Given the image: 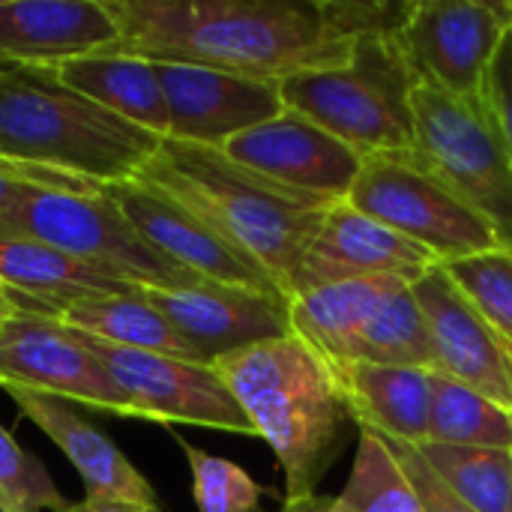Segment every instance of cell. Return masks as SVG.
Masks as SVG:
<instances>
[{
	"instance_id": "35",
	"label": "cell",
	"mask_w": 512,
	"mask_h": 512,
	"mask_svg": "<svg viewBox=\"0 0 512 512\" xmlns=\"http://www.w3.org/2000/svg\"><path fill=\"white\" fill-rule=\"evenodd\" d=\"M60 512H162L159 507H144V504H132V501H120V498H84L78 504H66Z\"/></svg>"
},
{
	"instance_id": "32",
	"label": "cell",
	"mask_w": 512,
	"mask_h": 512,
	"mask_svg": "<svg viewBox=\"0 0 512 512\" xmlns=\"http://www.w3.org/2000/svg\"><path fill=\"white\" fill-rule=\"evenodd\" d=\"M384 441H387L390 453L396 456V462L402 465V471L408 474V480L414 483L426 512H474L438 480V474L426 465L423 453L414 444H402V441H393V438H384Z\"/></svg>"
},
{
	"instance_id": "12",
	"label": "cell",
	"mask_w": 512,
	"mask_h": 512,
	"mask_svg": "<svg viewBox=\"0 0 512 512\" xmlns=\"http://www.w3.org/2000/svg\"><path fill=\"white\" fill-rule=\"evenodd\" d=\"M102 192L135 225V231L171 264L195 273L204 282L252 288L261 294L285 297L276 279L264 267H258L249 255L234 249L228 240H222L204 219H198L171 195L135 177L102 186Z\"/></svg>"
},
{
	"instance_id": "8",
	"label": "cell",
	"mask_w": 512,
	"mask_h": 512,
	"mask_svg": "<svg viewBox=\"0 0 512 512\" xmlns=\"http://www.w3.org/2000/svg\"><path fill=\"white\" fill-rule=\"evenodd\" d=\"M414 117L417 156L495 228L512 255V159L486 111L417 84Z\"/></svg>"
},
{
	"instance_id": "3",
	"label": "cell",
	"mask_w": 512,
	"mask_h": 512,
	"mask_svg": "<svg viewBox=\"0 0 512 512\" xmlns=\"http://www.w3.org/2000/svg\"><path fill=\"white\" fill-rule=\"evenodd\" d=\"M213 369L249 417L255 438L276 453L288 498L315 495L351 420L330 360L291 333L219 357Z\"/></svg>"
},
{
	"instance_id": "13",
	"label": "cell",
	"mask_w": 512,
	"mask_h": 512,
	"mask_svg": "<svg viewBox=\"0 0 512 512\" xmlns=\"http://www.w3.org/2000/svg\"><path fill=\"white\" fill-rule=\"evenodd\" d=\"M168 108L174 141L225 147L234 135L285 111L282 87L273 78H252L189 63H153Z\"/></svg>"
},
{
	"instance_id": "5",
	"label": "cell",
	"mask_w": 512,
	"mask_h": 512,
	"mask_svg": "<svg viewBox=\"0 0 512 512\" xmlns=\"http://www.w3.org/2000/svg\"><path fill=\"white\" fill-rule=\"evenodd\" d=\"M288 111L303 114L363 156L417 147V75L399 36H363L345 63L279 81Z\"/></svg>"
},
{
	"instance_id": "36",
	"label": "cell",
	"mask_w": 512,
	"mask_h": 512,
	"mask_svg": "<svg viewBox=\"0 0 512 512\" xmlns=\"http://www.w3.org/2000/svg\"><path fill=\"white\" fill-rule=\"evenodd\" d=\"M279 512H336V498L327 495H306V498H288Z\"/></svg>"
},
{
	"instance_id": "16",
	"label": "cell",
	"mask_w": 512,
	"mask_h": 512,
	"mask_svg": "<svg viewBox=\"0 0 512 512\" xmlns=\"http://www.w3.org/2000/svg\"><path fill=\"white\" fill-rule=\"evenodd\" d=\"M438 264L441 261L420 243L354 210L348 201H339L327 210L303 255L291 297L363 276H402L408 282H417L426 270Z\"/></svg>"
},
{
	"instance_id": "24",
	"label": "cell",
	"mask_w": 512,
	"mask_h": 512,
	"mask_svg": "<svg viewBox=\"0 0 512 512\" xmlns=\"http://www.w3.org/2000/svg\"><path fill=\"white\" fill-rule=\"evenodd\" d=\"M54 318L78 333H87L117 348L153 351V354L201 363L198 354L168 324V318L144 297L141 288L132 294H105V297H87L69 303Z\"/></svg>"
},
{
	"instance_id": "39",
	"label": "cell",
	"mask_w": 512,
	"mask_h": 512,
	"mask_svg": "<svg viewBox=\"0 0 512 512\" xmlns=\"http://www.w3.org/2000/svg\"><path fill=\"white\" fill-rule=\"evenodd\" d=\"M0 512H12V510H9V504H6L3 498H0Z\"/></svg>"
},
{
	"instance_id": "14",
	"label": "cell",
	"mask_w": 512,
	"mask_h": 512,
	"mask_svg": "<svg viewBox=\"0 0 512 512\" xmlns=\"http://www.w3.org/2000/svg\"><path fill=\"white\" fill-rule=\"evenodd\" d=\"M237 165L294 192L345 201L366 156L297 111L258 123L219 147Z\"/></svg>"
},
{
	"instance_id": "31",
	"label": "cell",
	"mask_w": 512,
	"mask_h": 512,
	"mask_svg": "<svg viewBox=\"0 0 512 512\" xmlns=\"http://www.w3.org/2000/svg\"><path fill=\"white\" fill-rule=\"evenodd\" d=\"M0 498L12 512H60L66 507L45 465L21 450L0 426Z\"/></svg>"
},
{
	"instance_id": "27",
	"label": "cell",
	"mask_w": 512,
	"mask_h": 512,
	"mask_svg": "<svg viewBox=\"0 0 512 512\" xmlns=\"http://www.w3.org/2000/svg\"><path fill=\"white\" fill-rule=\"evenodd\" d=\"M438 480L474 512H510L512 453L492 447L420 444L417 447Z\"/></svg>"
},
{
	"instance_id": "23",
	"label": "cell",
	"mask_w": 512,
	"mask_h": 512,
	"mask_svg": "<svg viewBox=\"0 0 512 512\" xmlns=\"http://www.w3.org/2000/svg\"><path fill=\"white\" fill-rule=\"evenodd\" d=\"M408 285L414 282L402 276H363L303 291L291 297V330L321 357L339 363L357 330L381 309V303Z\"/></svg>"
},
{
	"instance_id": "20",
	"label": "cell",
	"mask_w": 512,
	"mask_h": 512,
	"mask_svg": "<svg viewBox=\"0 0 512 512\" xmlns=\"http://www.w3.org/2000/svg\"><path fill=\"white\" fill-rule=\"evenodd\" d=\"M345 396L348 414L360 429L402 444L429 438L432 369L378 366V363H330Z\"/></svg>"
},
{
	"instance_id": "18",
	"label": "cell",
	"mask_w": 512,
	"mask_h": 512,
	"mask_svg": "<svg viewBox=\"0 0 512 512\" xmlns=\"http://www.w3.org/2000/svg\"><path fill=\"white\" fill-rule=\"evenodd\" d=\"M120 39L108 0H0V66L54 69L120 51Z\"/></svg>"
},
{
	"instance_id": "19",
	"label": "cell",
	"mask_w": 512,
	"mask_h": 512,
	"mask_svg": "<svg viewBox=\"0 0 512 512\" xmlns=\"http://www.w3.org/2000/svg\"><path fill=\"white\" fill-rule=\"evenodd\" d=\"M12 402L21 408L36 429L45 432L57 444V450L72 462L90 498H120L144 507H156V492L144 480V474L93 426L87 423L69 402L27 393V390H6Z\"/></svg>"
},
{
	"instance_id": "38",
	"label": "cell",
	"mask_w": 512,
	"mask_h": 512,
	"mask_svg": "<svg viewBox=\"0 0 512 512\" xmlns=\"http://www.w3.org/2000/svg\"><path fill=\"white\" fill-rule=\"evenodd\" d=\"M501 345H504V342H501ZM504 354H507V363H510V378H512V351L507 348V345H504Z\"/></svg>"
},
{
	"instance_id": "7",
	"label": "cell",
	"mask_w": 512,
	"mask_h": 512,
	"mask_svg": "<svg viewBox=\"0 0 512 512\" xmlns=\"http://www.w3.org/2000/svg\"><path fill=\"white\" fill-rule=\"evenodd\" d=\"M345 201L420 243L441 264L501 249L495 228L450 183H444L417 150L366 156Z\"/></svg>"
},
{
	"instance_id": "25",
	"label": "cell",
	"mask_w": 512,
	"mask_h": 512,
	"mask_svg": "<svg viewBox=\"0 0 512 512\" xmlns=\"http://www.w3.org/2000/svg\"><path fill=\"white\" fill-rule=\"evenodd\" d=\"M426 441L456 444V447H492L512 453V411L492 402L480 390L432 369V405H429Z\"/></svg>"
},
{
	"instance_id": "11",
	"label": "cell",
	"mask_w": 512,
	"mask_h": 512,
	"mask_svg": "<svg viewBox=\"0 0 512 512\" xmlns=\"http://www.w3.org/2000/svg\"><path fill=\"white\" fill-rule=\"evenodd\" d=\"M0 390L42 393L111 417H135L129 396L72 327L18 306L0 330Z\"/></svg>"
},
{
	"instance_id": "2",
	"label": "cell",
	"mask_w": 512,
	"mask_h": 512,
	"mask_svg": "<svg viewBox=\"0 0 512 512\" xmlns=\"http://www.w3.org/2000/svg\"><path fill=\"white\" fill-rule=\"evenodd\" d=\"M135 180L171 195L204 219L222 240L264 267L288 300L315 231L327 210L339 204L285 189L237 165L219 147L174 138H162Z\"/></svg>"
},
{
	"instance_id": "30",
	"label": "cell",
	"mask_w": 512,
	"mask_h": 512,
	"mask_svg": "<svg viewBox=\"0 0 512 512\" xmlns=\"http://www.w3.org/2000/svg\"><path fill=\"white\" fill-rule=\"evenodd\" d=\"M192 471V495L198 512H258L264 489L234 462L177 438Z\"/></svg>"
},
{
	"instance_id": "15",
	"label": "cell",
	"mask_w": 512,
	"mask_h": 512,
	"mask_svg": "<svg viewBox=\"0 0 512 512\" xmlns=\"http://www.w3.org/2000/svg\"><path fill=\"white\" fill-rule=\"evenodd\" d=\"M201 363L291 336V300L252 288L198 282L189 288H141Z\"/></svg>"
},
{
	"instance_id": "22",
	"label": "cell",
	"mask_w": 512,
	"mask_h": 512,
	"mask_svg": "<svg viewBox=\"0 0 512 512\" xmlns=\"http://www.w3.org/2000/svg\"><path fill=\"white\" fill-rule=\"evenodd\" d=\"M57 78L93 99L105 111L165 138L168 135V108L156 78V66L144 57L126 51H102L66 60L54 66Z\"/></svg>"
},
{
	"instance_id": "17",
	"label": "cell",
	"mask_w": 512,
	"mask_h": 512,
	"mask_svg": "<svg viewBox=\"0 0 512 512\" xmlns=\"http://www.w3.org/2000/svg\"><path fill=\"white\" fill-rule=\"evenodd\" d=\"M411 288L429 324L435 372L480 390L492 402L512 411V378L504 345L471 306V300L456 288L447 270L438 264L426 270Z\"/></svg>"
},
{
	"instance_id": "1",
	"label": "cell",
	"mask_w": 512,
	"mask_h": 512,
	"mask_svg": "<svg viewBox=\"0 0 512 512\" xmlns=\"http://www.w3.org/2000/svg\"><path fill=\"white\" fill-rule=\"evenodd\" d=\"M120 51L150 63H189L285 81L345 63L342 39L318 0H108Z\"/></svg>"
},
{
	"instance_id": "4",
	"label": "cell",
	"mask_w": 512,
	"mask_h": 512,
	"mask_svg": "<svg viewBox=\"0 0 512 512\" xmlns=\"http://www.w3.org/2000/svg\"><path fill=\"white\" fill-rule=\"evenodd\" d=\"M162 138L66 87L54 69H0V162L93 186L132 180Z\"/></svg>"
},
{
	"instance_id": "21",
	"label": "cell",
	"mask_w": 512,
	"mask_h": 512,
	"mask_svg": "<svg viewBox=\"0 0 512 512\" xmlns=\"http://www.w3.org/2000/svg\"><path fill=\"white\" fill-rule=\"evenodd\" d=\"M0 285L18 309L48 318L87 297L138 291L36 240H0Z\"/></svg>"
},
{
	"instance_id": "10",
	"label": "cell",
	"mask_w": 512,
	"mask_h": 512,
	"mask_svg": "<svg viewBox=\"0 0 512 512\" xmlns=\"http://www.w3.org/2000/svg\"><path fill=\"white\" fill-rule=\"evenodd\" d=\"M78 339L129 396L138 420L186 423L255 438L249 417L213 366L153 351L117 348L87 333H78Z\"/></svg>"
},
{
	"instance_id": "9",
	"label": "cell",
	"mask_w": 512,
	"mask_h": 512,
	"mask_svg": "<svg viewBox=\"0 0 512 512\" xmlns=\"http://www.w3.org/2000/svg\"><path fill=\"white\" fill-rule=\"evenodd\" d=\"M510 30L512 3L414 0L399 45L417 84L438 87L453 99L486 111L489 72Z\"/></svg>"
},
{
	"instance_id": "29",
	"label": "cell",
	"mask_w": 512,
	"mask_h": 512,
	"mask_svg": "<svg viewBox=\"0 0 512 512\" xmlns=\"http://www.w3.org/2000/svg\"><path fill=\"white\" fill-rule=\"evenodd\" d=\"M456 288L512 351V255L507 249L441 264Z\"/></svg>"
},
{
	"instance_id": "6",
	"label": "cell",
	"mask_w": 512,
	"mask_h": 512,
	"mask_svg": "<svg viewBox=\"0 0 512 512\" xmlns=\"http://www.w3.org/2000/svg\"><path fill=\"white\" fill-rule=\"evenodd\" d=\"M0 240H36L135 288H189L204 279L159 255L135 225L96 192L24 183L0 216Z\"/></svg>"
},
{
	"instance_id": "26",
	"label": "cell",
	"mask_w": 512,
	"mask_h": 512,
	"mask_svg": "<svg viewBox=\"0 0 512 512\" xmlns=\"http://www.w3.org/2000/svg\"><path fill=\"white\" fill-rule=\"evenodd\" d=\"M345 360L435 369L429 324L411 285L396 291L387 303H381V309L357 330V336L348 342L339 363Z\"/></svg>"
},
{
	"instance_id": "28",
	"label": "cell",
	"mask_w": 512,
	"mask_h": 512,
	"mask_svg": "<svg viewBox=\"0 0 512 512\" xmlns=\"http://www.w3.org/2000/svg\"><path fill=\"white\" fill-rule=\"evenodd\" d=\"M336 512H426V507L387 441L360 429L351 480L336 498Z\"/></svg>"
},
{
	"instance_id": "34",
	"label": "cell",
	"mask_w": 512,
	"mask_h": 512,
	"mask_svg": "<svg viewBox=\"0 0 512 512\" xmlns=\"http://www.w3.org/2000/svg\"><path fill=\"white\" fill-rule=\"evenodd\" d=\"M24 183L45 186V189H69V192H96V189H102V186H93V183H84V180H75V177H66V174L0 162V216L6 213V207L12 204V198L18 195V189Z\"/></svg>"
},
{
	"instance_id": "33",
	"label": "cell",
	"mask_w": 512,
	"mask_h": 512,
	"mask_svg": "<svg viewBox=\"0 0 512 512\" xmlns=\"http://www.w3.org/2000/svg\"><path fill=\"white\" fill-rule=\"evenodd\" d=\"M486 117L492 120L504 150L512 159V30L507 33L486 84Z\"/></svg>"
},
{
	"instance_id": "40",
	"label": "cell",
	"mask_w": 512,
	"mask_h": 512,
	"mask_svg": "<svg viewBox=\"0 0 512 512\" xmlns=\"http://www.w3.org/2000/svg\"><path fill=\"white\" fill-rule=\"evenodd\" d=\"M510 512H512V507H510Z\"/></svg>"
},
{
	"instance_id": "37",
	"label": "cell",
	"mask_w": 512,
	"mask_h": 512,
	"mask_svg": "<svg viewBox=\"0 0 512 512\" xmlns=\"http://www.w3.org/2000/svg\"><path fill=\"white\" fill-rule=\"evenodd\" d=\"M15 312V303H12V297L6 294V288L0 285V330H3V324H6V318Z\"/></svg>"
},
{
	"instance_id": "41",
	"label": "cell",
	"mask_w": 512,
	"mask_h": 512,
	"mask_svg": "<svg viewBox=\"0 0 512 512\" xmlns=\"http://www.w3.org/2000/svg\"><path fill=\"white\" fill-rule=\"evenodd\" d=\"M0 69H3V66H0Z\"/></svg>"
}]
</instances>
